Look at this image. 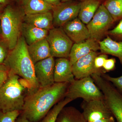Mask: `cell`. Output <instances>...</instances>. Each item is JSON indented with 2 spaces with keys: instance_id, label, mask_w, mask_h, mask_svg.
I'll return each mask as SVG.
<instances>
[{
  "instance_id": "14",
  "label": "cell",
  "mask_w": 122,
  "mask_h": 122,
  "mask_svg": "<svg viewBox=\"0 0 122 122\" xmlns=\"http://www.w3.org/2000/svg\"><path fill=\"white\" fill-rule=\"evenodd\" d=\"M74 77L69 58H60L55 60L54 72L55 83H70L74 81Z\"/></svg>"
},
{
  "instance_id": "5",
  "label": "cell",
  "mask_w": 122,
  "mask_h": 122,
  "mask_svg": "<svg viewBox=\"0 0 122 122\" xmlns=\"http://www.w3.org/2000/svg\"><path fill=\"white\" fill-rule=\"evenodd\" d=\"M91 77L102 92L105 103L117 122H122V93L100 75L93 74Z\"/></svg>"
},
{
  "instance_id": "25",
  "label": "cell",
  "mask_w": 122,
  "mask_h": 122,
  "mask_svg": "<svg viewBox=\"0 0 122 122\" xmlns=\"http://www.w3.org/2000/svg\"><path fill=\"white\" fill-rule=\"evenodd\" d=\"M21 112L18 110L7 112L0 111V122H15Z\"/></svg>"
},
{
  "instance_id": "37",
  "label": "cell",
  "mask_w": 122,
  "mask_h": 122,
  "mask_svg": "<svg viewBox=\"0 0 122 122\" xmlns=\"http://www.w3.org/2000/svg\"><path fill=\"white\" fill-rule=\"evenodd\" d=\"M61 2H66V1H73V0H61Z\"/></svg>"
},
{
  "instance_id": "12",
  "label": "cell",
  "mask_w": 122,
  "mask_h": 122,
  "mask_svg": "<svg viewBox=\"0 0 122 122\" xmlns=\"http://www.w3.org/2000/svg\"><path fill=\"white\" fill-rule=\"evenodd\" d=\"M54 58L51 56L34 64L35 76L40 87H48L55 83L54 78L55 60Z\"/></svg>"
},
{
  "instance_id": "13",
  "label": "cell",
  "mask_w": 122,
  "mask_h": 122,
  "mask_svg": "<svg viewBox=\"0 0 122 122\" xmlns=\"http://www.w3.org/2000/svg\"><path fill=\"white\" fill-rule=\"evenodd\" d=\"M61 27L74 43H79L90 38L87 27L78 17L67 22Z\"/></svg>"
},
{
  "instance_id": "27",
  "label": "cell",
  "mask_w": 122,
  "mask_h": 122,
  "mask_svg": "<svg viewBox=\"0 0 122 122\" xmlns=\"http://www.w3.org/2000/svg\"><path fill=\"white\" fill-rule=\"evenodd\" d=\"M107 34L115 39L122 41V20L119 21L118 24L114 29L109 30Z\"/></svg>"
},
{
  "instance_id": "34",
  "label": "cell",
  "mask_w": 122,
  "mask_h": 122,
  "mask_svg": "<svg viewBox=\"0 0 122 122\" xmlns=\"http://www.w3.org/2000/svg\"><path fill=\"white\" fill-rule=\"evenodd\" d=\"M15 122H30L29 120L24 115L21 114L20 116H18V117L15 120Z\"/></svg>"
},
{
  "instance_id": "6",
  "label": "cell",
  "mask_w": 122,
  "mask_h": 122,
  "mask_svg": "<svg viewBox=\"0 0 122 122\" xmlns=\"http://www.w3.org/2000/svg\"><path fill=\"white\" fill-rule=\"evenodd\" d=\"M65 97L72 101L81 98L86 102L96 99L104 100L102 92L96 86L91 76L75 79L70 83Z\"/></svg>"
},
{
  "instance_id": "35",
  "label": "cell",
  "mask_w": 122,
  "mask_h": 122,
  "mask_svg": "<svg viewBox=\"0 0 122 122\" xmlns=\"http://www.w3.org/2000/svg\"><path fill=\"white\" fill-rule=\"evenodd\" d=\"M9 0H0V4L5 5L8 3Z\"/></svg>"
},
{
  "instance_id": "18",
  "label": "cell",
  "mask_w": 122,
  "mask_h": 122,
  "mask_svg": "<svg viewBox=\"0 0 122 122\" xmlns=\"http://www.w3.org/2000/svg\"><path fill=\"white\" fill-rule=\"evenodd\" d=\"M49 31L24 22L21 26V34L27 45L29 46L46 38Z\"/></svg>"
},
{
  "instance_id": "30",
  "label": "cell",
  "mask_w": 122,
  "mask_h": 122,
  "mask_svg": "<svg viewBox=\"0 0 122 122\" xmlns=\"http://www.w3.org/2000/svg\"><path fill=\"white\" fill-rule=\"evenodd\" d=\"M107 59V54H102L97 56L95 57L94 61L95 67L97 69H102L105 61Z\"/></svg>"
},
{
  "instance_id": "21",
  "label": "cell",
  "mask_w": 122,
  "mask_h": 122,
  "mask_svg": "<svg viewBox=\"0 0 122 122\" xmlns=\"http://www.w3.org/2000/svg\"><path fill=\"white\" fill-rule=\"evenodd\" d=\"M22 9L25 15L52 11L54 6L44 0H22Z\"/></svg>"
},
{
  "instance_id": "22",
  "label": "cell",
  "mask_w": 122,
  "mask_h": 122,
  "mask_svg": "<svg viewBox=\"0 0 122 122\" xmlns=\"http://www.w3.org/2000/svg\"><path fill=\"white\" fill-rule=\"evenodd\" d=\"M56 122H87L82 113L72 106L64 107L58 114Z\"/></svg>"
},
{
  "instance_id": "24",
  "label": "cell",
  "mask_w": 122,
  "mask_h": 122,
  "mask_svg": "<svg viewBox=\"0 0 122 122\" xmlns=\"http://www.w3.org/2000/svg\"><path fill=\"white\" fill-rule=\"evenodd\" d=\"M72 101L67 98H63L51 109L40 122H56L58 114L62 109Z\"/></svg>"
},
{
  "instance_id": "33",
  "label": "cell",
  "mask_w": 122,
  "mask_h": 122,
  "mask_svg": "<svg viewBox=\"0 0 122 122\" xmlns=\"http://www.w3.org/2000/svg\"><path fill=\"white\" fill-rule=\"evenodd\" d=\"M91 122H115V119L114 118V116H113L111 117L102 119Z\"/></svg>"
},
{
  "instance_id": "28",
  "label": "cell",
  "mask_w": 122,
  "mask_h": 122,
  "mask_svg": "<svg viewBox=\"0 0 122 122\" xmlns=\"http://www.w3.org/2000/svg\"><path fill=\"white\" fill-rule=\"evenodd\" d=\"M10 51L7 44L2 39L0 41V65L4 64Z\"/></svg>"
},
{
  "instance_id": "31",
  "label": "cell",
  "mask_w": 122,
  "mask_h": 122,
  "mask_svg": "<svg viewBox=\"0 0 122 122\" xmlns=\"http://www.w3.org/2000/svg\"><path fill=\"white\" fill-rule=\"evenodd\" d=\"M116 61L114 58L107 59L103 66V68L106 72L113 70L115 68Z\"/></svg>"
},
{
  "instance_id": "2",
  "label": "cell",
  "mask_w": 122,
  "mask_h": 122,
  "mask_svg": "<svg viewBox=\"0 0 122 122\" xmlns=\"http://www.w3.org/2000/svg\"><path fill=\"white\" fill-rule=\"evenodd\" d=\"M4 64L10 72L21 77L28 88V93L34 92L40 87L35 76L34 64L28 52V45L22 35L15 47L10 51Z\"/></svg>"
},
{
  "instance_id": "16",
  "label": "cell",
  "mask_w": 122,
  "mask_h": 122,
  "mask_svg": "<svg viewBox=\"0 0 122 122\" xmlns=\"http://www.w3.org/2000/svg\"><path fill=\"white\" fill-rule=\"evenodd\" d=\"M52 11L35 14L25 15L24 22L39 28L50 30L54 28Z\"/></svg>"
},
{
  "instance_id": "19",
  "label": "cell",
  "mask_w": 122,
  "mask_h": 122,
  "mask_svg": "<svg viewBox=\"0 0 122 122\" xmlns=\"http://www.w3.org/2000/svg\"><path fill=\"white\" fill-rule=\"evenodd\" d=\"M98 42L102 53L117 57L122 65V41H116L107 35L106 38Z\"/></svg>"
},
{
  "instance_id": "15",
  "label": "cell",
  "mask_w": 122,
  "mask_h": 122,
  "mask_svg": "<svg viewBox=\"0 0 122 122\" xmlns=\"http://www.w3.org/2000/svg\"><path fill=\"white\" fill-rule=\"evenodd\" d=\"M99 50L98 41L89 38L78 43H74L69 57L71 66L82 57L92 52H97Z\"/></svg>"
},
{
  "instance_id": "1",
  "label": "cell",
  "mask_w": 122,
  "mask_h": 122,
  "mask_svg": "<svg viewBox=\"0 0 122 122\" xmlns=\"http://www.w3.org/2000/svg\"><path fill=\"white\" fill-rule=\"evenodd\" d=\"M70 84L55 83L51 86L39 87L34 92L28 93L22 115L30 122H39L55 105L65 98Z\"/></svg>"
},
{
  "instance_id": "29",
  "label": "cell",
  "mask_w": 122,
  "mask_h": 122,
  "mask_svg": "<svg viewBox=\"0 0 122 122\" xmlns=\"http://www.w3.org/2000/svg\"><path fill=\"white\" fill-rule=\"evenodd\" d=\"M10 71L4 64L0 65V87L4 85L9 77Z\"/></svg>"
},
{
  "instance_id": "39",
  "label": "cell",
  "mask_w": 122,
  "mask_h": 122,
  "mask_svg": "<svg viewBox=\"0 0 122 122\" xmlns=\"http://www.w3.org/2000/svg\"><path fill=\"white\" fill-rule=\"evenodd\" d=\"M81 1H82L84 0H81ZM98 0V1H100L101 0Z\"/></svg>"
},
{
  "instance_id": "8",
  "label": "cell",
  "mask_w": 122,
  "mask_h": 122,
  "mask_svg": "<svg viewBox=\"0 0 122 122\" xmlns=\"http://www.w3.org/2000/svg\"><path fill=\"white\" fill-rule=\"evenodd\" d=\"M115 22L103 4L100 5L92 20L86 25L90 38L100 41Z\"/></svg>"
},
{
  "instance_id": "17",
  "label": "cell",
  "mask_w": 122,
  "mask_h": 122,
  "mask_svg": "<svg viewBox=\"0 0 122 122\" xmlns=\"http://www.w3.org/2000/svg\"><path fill=\"white\" fill-rule=\"evenodd\" d=\"M28 50L34 65L51 56L50 48L46 38L28 46Z\"/></svg>"
},
{
  "instance_id": "32",
  "label": "cell",
  "mask_w": 122,
  "mask_h": 122,
  "mask_svg": "<svg viewBox=\"0 0 122 122\" xmlns=\"http://www.w3.org/2000/svg\"><path fill=\"white\" fill-rule=\"evenodd\" d=\"M46 2L53 6L58 5L61 2V0H44Z\"/></svg>"
},
{
  "instance_id": "20",
  "label": "cell",
  "mask_w": 122,
  "mask_h": 122,
  "mask_svg": "<svg viewBox=\"0 0 122 122\" xmlns=\"http://www.w3.org/2000/svg\"><path fill=\"white\" fill-rule=\"evenodd\" d=\"M100 4L96 0H84L81 1L78 18L83 24L87 25L92 20Z\"/></svg>"
},
{
  "instance_id": "3",
  "label": "cell",
  "mask_w": 122,
  "mask_h": 122,
  "mask_svg": "<svg viewBox=\"0 0 122 122\" xmlns=\"http://www.w3.org/2000/svg\"><path fill=\"white\" fill-rule=\"evenodd\" d=\"M28 89L26 84L16 75L10 72L9 76L0 87V111H22Z\"/></svg>"
},
{
  "instance_id": "7",
  "label": "cell",
  "mask_w": 122,
  "mask_h": 122,
  "mask_svg": "<svg viewBox=\"0 0 122 122\" xmlns=\"http://www.w3.org/2000/svg\"><path fill=\"white\" fill-rule=\"evenodd\" d=\"M46 39L50 48L51 56L69 58L74 42L62 27H54L49 30Z\"/></svg>"
},
{
  "instance_id": "11",
  "label": "cell",
  "mask_w": 122,
  "mask_h": 122,
  "mask_svg": "<svg viewBox=\"0 0 122 122\" xmlns=\"http://www.w3.org/2000/svg\"><path fill=\"white\" fill-rule=\"evenodd\" d=\"M98 55L97 52H92L79 58L72 66V71L77 79L91 76L93 74L105 73L104 69H97L95 67L94 61Z\"/></svg>"
},
{
  "instance_id": "40",
  "label": "cell",
  "mask_w": 122,
  "mask_h": 122,
  "mask_svg": "<svg viewBox=\"0 0 122 122\" xmlns=\"http://www.w3.org/2000/svg\"><path fill=\"white\" fill-rule=\"evenodd\" d=\"M19 0L22 1V0Z\"/></svg>"
},
{
  "instance_id": "9",
  "label": "cell",
  "mask_w": 122,
  "mask_h": 122,
  "mask_svg": "<svg viewBox=\"0 0 122 122\" xmlns=\"http://www.w3.org/2000/svg\"><path fill=\"white\" fill-rule=\"evenodd\" d=\"M81 1L61 2L54 6L52 12L54 27H61L70 21L78 17L81 7Z\"/></svg>"
},
{
  "instance_id": "10",
  "label": "cell",
  "mask_w": 122,
  "mask_h": 122,
  "mask_svg": "<svg viewBox=\"0 0 122 122\" xmlns=\"http://www.w3.org/2000/svg\"><path fill=\"white\" fill-rule=\"evenodd\" d=\"M81 107L83 110L82 114L87 122L113 116L104 100L96 99L88 102L83 100Z\"/></svg>"
},
{
  "instance_id": "4",
  "label": "cell",
  "mask_w": 122,
  "mask_h": 122,
  "mask_svg": "<svg viewBox=\"0 0 122 122\" xmlns=\"http://www.w3.org/2000/svg\"><path fill=\"white\" fill-rule=\"evenodd\" d=\"M25 15L22 9L8 5L5 8L0 16L1 37L10 51L15 47L21 35Z\"/></svg>"
},
{
  "instance_id": "23",
  "label": "cell",
  "mask_w": 122,
  "mask_h": 122,
  "mask_svg": "<svg viewBox=\"0 0 122 122\" xmlns=\"http://www.w3.org/2000/svg\"><path fill=\"white\" fill-rule=\"evenodd\" d=\"M103 4L115 22L122 20V0H106Z\"/></svg>"
},
{
  "instance_id": "36",
  "label": "cell",
  "mask_w": 122,
  "mask_h": 122,
  "mask_svg": "<svg viewBox=\"0 0 122 122\" xmlns=\"http://www.w3.org/2000/svg\"><path fill=\"white\" fill-rule=\"evenodd\" d=\"M4 6L0 4V16L2 14V12L4 9Z\"/></svg>"
},
{
  "instance_id": "38",
  "label": "cell",
  "mask_w": 122,
  "mask_h": 122,
  "mask_svg": "<svg viewBox=\"0 0 122 122\" xmlns=\"http://www.w3.org/2000/svg\"><path fill=\"white\" fill-rule=\"evenodd\" d=\"M2 37H1V29H0V41L2 40Z\"/></svg>"
},
{
  "instance_id": "26",
  "label": "cell",
  "mask_w": 122,
  "mask_h": 122,
  "mask_svg": "<svg viewBox=\"0 0 122 122\" xmlns=\"http://www.w3.org/2000/svg\"><path fill=\"white\" fill-rule=\"evenodd\" d=\"M100 75L103 78L110 82L122 93V75L118 77H114L106 73H102Z\"/></svg>"
}]
</instances>
